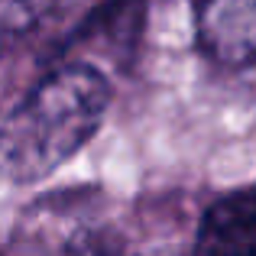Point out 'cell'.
I'll return each instance as SVG.
<instances>
[{
	"instance_id": "1",
	"label": "cell",
	"mask_w": 256,
	"mask_h": 256,
	"mask_svg": "<svg viewBox=\"0 0 256 256\" xmlns=\"http://www.w3.org/2000/svg\"><path fill=\"white\" fill-rule=\"evenodd\" d=\"M110 84L94 65L65 62L23 94L4 124V172L10 182H39L68 162L98 133Z\"/></svg>"
},
{
	"instance_id": "2",
	"label": "cell",
	"mask_w": 256,
	"mask_h": 256,
	"mask_svg": "<svg viewBox=\"0 0 256 256\" xmlns=\"http://www.w3.org/2000/svg\"><path fill=\"white\" fill-rule=\"evenodd\" d=\"M194 36L218 65L256 62V0H194Z\"/></svg>"
},
{
	"instance_id": "3",
	"label": "cell",
	"mask_w": 256,
	"mask_h": 256,
	"mask_svg": "<svg viewBox=\"0 0 256 256\" xmlns=\"http://www.w3.org/2000/svg\"><path fill=\"white\" fill-rule=\"evenodd\" d=\"M194 246L204 253H256V182L227 192L201 214Z\"/></svg>"
},
{
	"instance_id": "4",
	"label": "cell",
	"mask_w": 256,
	"mask_h": 256,
	"mask_svg": "<svg viewBox=\"0 0 256 256\" xmlns=\"http://www.w3.org/2000/svg\"><path fill=\"white\" fill-rule=\"evenodd\" d=\"M46 10H49V0H4V30H6V36L36 26Z\"/></svg>"
}]
</instances>
